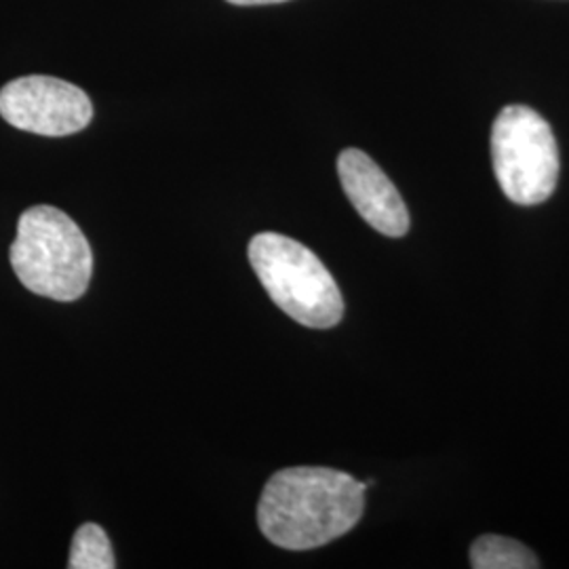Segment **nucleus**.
<instances>
[{"instance_id":"nucleus-1","label":"nucleus","mask_w":569,"mask_h":569,"mask_svg":"<svg viewBox=\"0 0 569 569\" xmlns=\"http://www.w3.org/2000/svg\"><path fill=\"white\" fill-rule=\"evenodd\" d=\"M366 489L367 483L342 470L284 468L266 483L258 523L266 538L281 549H319L359 523Z\"/></svg>"},{"instance_id":"nucleus-2","label":"nucleus","mask_w":569,"mask_h":569,"mask_svg":"<svg viewBox=\"0 0 569 569\" xmlns=\"http://www.w3.org/2000/svg\"><path fill=\"white\" fill-rule=\"evenodd\" d=\"M11 266L32 293L58 302H74L93 274V253L81 228L51 204L21 213L11 244Z\"/></svg>"},{"instance_id":"nucleus-3","label":"nucleus","mask_w":569,"mask_h":569,"mask_svg":"<svg viewBox=\"0 0 569 569\" xmlns=\"http://www.w3.org/2000/svg\"><path fill=\"white\" fill-rule=\"evenodd\" d=\"M249 262L272 302L296 323L329 329L342 321L340 287L306 244L277 232H262L249 243Z\"/></svg>"},{"instance_id":"nucleus-4","label":"nucleus","mask_w":569,"mask_h":569,"mask_svg":"<svg viewBox=\"0 0 569 569\" xmlns=\"http://www.w3.org/2000/svg\"><path fill=\"white\" fill-rule=\"evenodd\" d=\"M491 161L512 203H545L557 188V140L549 122L528 106H507L498 114L491 129Z\"/></svg>"},{"instance_id":"nucleus-5","label":"nucleus","mask_w":569,"mask_h":569,"mask_svg":"<svg viewBox=\"0 0 569 569\" xmlns=\"http://www.w3.org/2000/svg\"><path fill=\"white\" fill-rule=\"evenodd\" d=\"M0 117L21 131L63 138L91 122L93 103L81 87L37 74L7 82L0 89Z\"/></svg>"},{"instance_id":"nucleus-6","label":"nucleus","mask_w":569,"mask_h":569,"mask_svg":"<svg viewBox=\"0 0 569 569\" xmlns=\"http://www.w3.org/2000/svg\"><path fill=\"white\" fill-rule=\"evenodd\" d=\"M338 176L346 197L367 224L392 239L407 234L409 211L406 203L395 183L371 157L357 148H348L338 157Z\"/></svg>"},{"instance_id":"nucleus-7","label":"nucleus","mask_w":569,"mask_h":569,"mask_svg":"<svg viewBox=\"0 0 569 569\" xmlns=\"http://www.w3.org/2000/svg\"><path fill=\"white\" fill-rule=\"evenodd\" d=\"M470 566L475 569L540 568L536 555L521 542L505 536H481L470 547Z\"/></svg>"},{"instance_id":"nucleus-8","label":"nucleus","mask_w":569,"mask_h":569,"mask_svg":"<svg viewBox=\"0 0 569 569\" xmlns=\"http://www.w3.org/2000/svg\"><path fill=\"white\" fill-rule=\"evenodd\" d=\"M70 569H114V552L110 540L100 526L84 523L74 533L72 550H70Z\"/></svg>"},{"instance_id":"nucleus-9","label":"nucleus","mask_w":569,"mask_h":569,"mask_svg":"<svg viewBox=\"0 0 569 569\" xmlns=\"http://www.w3.org/2000/svg\"><path fill=\"white\" fill-rule=\"evenodd\" d=\"M230 4L239 7H256V4H277V2H287V0H228Z\"/></svg>"}]
</instances>
